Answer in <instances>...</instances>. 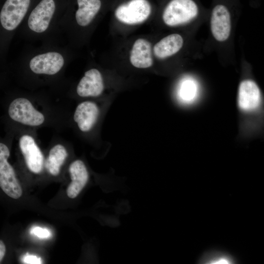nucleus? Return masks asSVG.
Segmentation results:
<instances>
[{"instance_id": "f257e3e1", "label": "nucleus", "mask_w": 264, "mask_h": 264, "mask_svg": "<svg viewBox=\"0 0 264 264\" xmlns=\"http://www.w3.org/2000/svg\"><path fill=\"white\" fill-rule=\"evenodd\" d=\"M64 0H35L18 33L29 42L62 44L59 22L65 12Z\"/></svg>"}, {"instance_id": "f03ea898", "label": "nucleus", "mask_w": 264, "mask_h": 264, "mask_svg": "<svg viewBox=\"0 0 264 264\" xmlns=\"http://www.w3.org/2000/svg\"><path fill=\"white\" fill-rule=\"evenodd\" d=\"M66 48L62 44H42L24 50L18 62L21 68L35 76H54L68 62Z\"/></svg>"}, {"instance_id": "7ed1b4c3", "label": "nucleus", "mask_w": 264, "mask_h": 264, "mask_svg": "<svg viewBox=\"0 0 264 264\" xmlns=\"http://www.w3.org/2000/svg\"><path fill=\"white\" fill-rule=\"evenodd\" d=\"M35 0H5L0 8V51L18 32Z\"/></svg>"}, {"instance_id": "20e7f679", "label": "nucleus", "mask_w": 264, "mask_h": 264, "mask_svg": "<svg viewBox=\"0 0 264 264\" xmlns=\"http://www.w3.org/2000/svg\"><path fill=\"white\" fill-rule=\"evenodd\" d=\"M77 8L73 13H64L59 27L62 35L69 38L75 29L86 30L93 23L101 7L100 0H76Z\"/></svg>"}, {"instance_id": "39448f33", "label": "nucleus", "mask_w": 264, "mask_h": 264, "mask_svg": "<svg viewBox=\"0 0 264 264\" xmlns=\"http://www.w3.org/2000/svg\"><path fill=\"white\" fill-rule=\"evenodd\" d=\"M198 13V5L193 0H171L163 10L162 19L167 25L176 26L192 21Z\"/></svg>"}, {"instance_id": "423d86ee", "label": "nucleus", "mask_w": 264, "mask_h": 264, "mask_svg": "<svg viewBox=\"0 0 264 264\" xmlns=\"http://www.w3.org/2000/svg\"><path fill=\"white\" fill-rule=\"evenodd\" d=\"M9 156L8 147L0 143V187L8 196L17 199L22 196V189L13 167L8 161Z\"/></svg>"}, {"instance_id": "0eeeda50", "label": "nucleus", "mask_w": 264, "mask_h": 264, "mask_svg": "<svg viewBox=\"0 0 264 264\" xmlns=\"http://www.w3.org/2000/svg\"><path fill=\"white\" fill-rule=\"evenodd\" d=\"M151 12L152 6L148 0H130L119 5L114 15L123 23L134 25L146 21Z\"/></svg>"}, {"instance_id": "6e6552de", "label": "nucleus", "mask_w": 264, "mask_h": 264, "mask_svg": "<svg viewBox=\"0 0 264 264\" xmlns=\"http://www.w3.org/2000/svg\"><path fill=\"white\" fill-rule=\"evenodd\" d=\"M10 117L15 121L31 126H38L44 121V115L35 109L27 98L19 97L13 100L8 108Z\"/></svg>"}, {"instance_id": "1a4fd4ad", "label": "nucleus", "mask_w": 264, "mask_h": 264, "mask_svg": "<svg viewBox=\"0 0 264 264\" xmlns=\"http://www.w3.org/2000/svg\"><path fill=\"white\" fill-rule=\"evenodd\" d=\"M261 100V90L254 81L246 79L240 83L238 88V105L241 110L246 112L255 110L260 106Z\"/></svg>"}, {"instance_id": "9d476101", "label": "nucleus", "mask_w": 264, "mask_h": 264, "mask_svg": "<svg viewBox=\"0 0 264 264\" xmlns=\"http://www.w3.org/2000/svg\"><path fill=\"white\" fill-rule=\"evenodd\" d=\"M211 31L214 38L220 42L229 38L231 28V17L228 8L218 4L213 9L210 20Z\"/></svg>"}, {"instance_id": "9b49d317", "label": "nucleus", "mask_w": 264, "mask_h": 264, "mask_svg": "<svg viewBox=\"0 0 264 264\" xmlns=\"http://www.w3.org/2000/svg\"><path fill=\"white\" fill-rule=\"evenodd\" d=\"M104 89L102 75L95 68L87 70L79 81L76 87V93L82 97H97L100 95Z\"/></svg>"}, {"instance_id": "f8f14e48", "label": "nucleus", "mask_w": 264, "mask_h": 264, "mask_svg": "<svg viewBox=\"0 0 264 264\" xmlns=\"http://www.w3.org/2000/svg\"><path fill=\"white\" fill-rule=\"evenodd\" d=\"M19 146L28 169L33 173H40L43 167L44 156L34 138L23 135L20 139Z\"/></svg>"}, {"instance_id": "ddd939ff", "label": "nucleus", "mask_w": 264, "mask_h": 264, "mask_svg": "<svg viewBox=\"0 0 264 264\" xmlns=\"http://www.w3.org/2000/svg\"><path fill=\"white\" fill-rule=\"evenodd\" d=\"M99 114V108L95 103L84 101L76 107L73 119L82 132H87L91 130L96 123Z\"/></svg>"}, {"instance_id": "4468645a", "label": "nucleus", "mask_w": 264, "mask_h": 264, "mask_svg": "<svg viewBox=\"0 0 264 264\" xmlns=\"http://www.w3.org/2000/svg\"><path fill=\"white\" fill-rule=\"evenodd\" d=\"M69 172L71 181L66 189L67 196L74 198L79 194L88 179V173L84 163L76 160L71 163Z\"/></svg>"}, {"instance_id": "2eb2a0df", "label": "nucleus", "mask_w": 264, "mask_h": 264, "mask_svg": "<svg viewBox=\"0 0 264 264\" xmlns=\"http://www.w3.org/2000/svg\"><path fill=\"white\" fill-rule=\"evenodd\" d=\"M130 61L132 66L138 68H147L152 66L153 59L151 43L143 38L137 39L131 50Z\"/></svg>"}, {"instance_id": "dca6fc26", "label": "nucleus", "mask_w": 264, "mask_h": 264, "mask_svg": "<svg viewBox=\"0 0 264 264\" xmlns=\"http://www.w3.org/2000/svg\"><path fill=\"white\" fill-rule=\"evenodd\" d=\"M183 44V39L180 35L172 34L156 43L153 47V52L157 58L164 59L176 54Z\"/></svg>"}, {"instance_id": "f3484780", "label": "nucleus", "mask_w": 264, "mask_h": 264, "mask_svg": "<svg viewBox=\"0 0 264 264\" xmlns=\"http://www.w3.org/2000/svg\"><path fill=\"white\" fill-rule=\"evenodd\" d=\"M67 156V153L64 146L57 144L53 147L49 151L45 163L48 172L53 176H57Z\"/></svg>"}, {"instance_id": "a211bd4d", "label": "nucleus", "mask_w": 264, "mask_h": 264, "mask_svg": "<svg viewBox=\"0 0 264 264\" xmlns=\"http://www.w3.org/2000/svg\"><path fill=\"white\" fill-rule=\"evenodd\" d=\"M198 95V87L196 81L190 77L183 78L177 89L179 101L184 105H190L196 100Z\"/></svg>"}, {"instance_id": "6ab92c4d", "label": "nucleus", "mask_w": 264, "mask_h": 264, "mask_svg": "<svg viewBox=\"0 0 264 264\" xmlns=\"http://www.w3.org/2000/svg\"><path fill=\"white\" fill-rule=\"evenodd\" d=\"M237 260L231 254L215 249L203 253L198 261L200 264H234Z\"/></svg>"}, {"instance_id": "aec40b11", "label": "nucleus", "mask_w": 264, "mask_h": 264, "mask_svg": "<svg viewBox=\"0 0 264 264\" xmlns=\"http://www.w3.org/2000/svg\"><path fill=\"white\" fill-rule=\"evenodd\" d=\"M30 233L41 239L48 238L51 236L49 230L39 226L33 227L30 230Z\"/></svg>"}, {"instance_id": "412c9836", "label": "nucleus", "mask_w": 264, "mask_h": 264, "mask_svg": "<svg viewBox=\"0 0 264 264\" xmlns=\"http://www.w3.org/2000/svg\"><path fill=\"white\" fill-rule=\"evenodd\" d=\"M24 264H42V261L40 258L35 255H26L23 258Z\"/></svg>"}, {"instance_id": "4be33fe9", "label": "nucleus", "mask_w": 264, "mask_h": 264, "mask_svg": "<svg viewBox=\"0 0 264 264\" xmlns=\"http://www.w3.org/2000/svg\"><path fill=\"white\" fill-rule=\"evenodd\" d=\"M6 252V247L4 242L0 240V263L3 259Z\"/></svg>"}]
</instances>
